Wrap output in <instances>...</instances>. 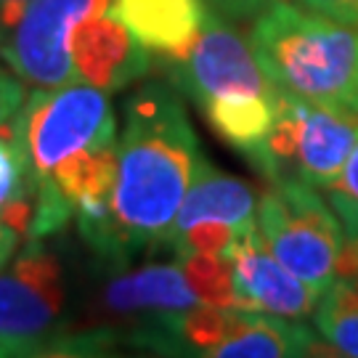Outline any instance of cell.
<instances>
[{
  "label": "cell",
  "instance_id": "16",
  "mask_svg": "<svg viewBox=\"0 0 358 358\" xmlns=\"http://www.w3.org/2000/svg\"><path fill=\"white\" fill-rule=\"evenodd\" d=\"M313 329L334 353L358 358V294L334 279L313 308Z\"/></svg>",
  "mask_w": 358,
  "mask_h": 358
},
{
  "label": "cell",
  "instance_id": "6",
  "mask_svg": "<svg viewBox=\"0 0 358 358\" xmlns=\"http://www.w3.org/2000/svg\"><path fill=\"white\" fill-rule=\"evenodd\" d=\"M24 133L35 178L83 149L115 146L117 117L106 90L88 83L38 88L24 101Z\"/></svg>",
  "mask_w": 358,
  "mask_h": 358
},
{
  "label": "cell",
  "instance_id": "19",
  "mask_svg": "<svg viewBox=\"0 0 358 358\" xmlns=\"http://www.w3.org/2000/svg\"><path fill=\"white\" fill-rule=\"evenodd\" d=\"M24 101H27L24 80L16 75L13 69L0 66V130L22 112Z\"/></svg>",
  "mask_w": 358,
  "mask_h": 358
},
{
  "label": "cell",
  "instance_id": "20",
  "mask_svg": "<svg viewBox=\"0 0 358 358\" xmlns=\"http://www.w3.org/2000/svg\"><path fill=\"white\" fill-rule=\"evenodd\" d=\"M210 11L220 13L226 19H255L257 13H263L276 0H205Z\"/></svg>",
  "mask_w": 358,
  "mask_h": 358
},
{
  "label": "cell",
  "instance_id": "3",
  "mask_svg": "<svg viewBox=\"0 0 358 358\" xmlns=\"http://www.w3.org/2000/svg\"><path fill=\"white\" fill-rule=\"evenodd\" d=\"M356 138L358 115L279 90L273 128L250 162L268 183L300 180L327 192L340 176Z\"/></svg>",
  "mask_w": 358,
  "mask_h": 358
},
{
  "label": "cell",
  "instance_id": "13",
  "mask_svg": "<svg viewBox=\"0 0 358 358\" xmlns=\"http://www.w3.org/2000/svg\"><path fill=\"white\" fill-rule=\"evenodd\" d=\"M255 192L244 180L234 178L229 173L217 170L215 165H210V159L199 154L178 215L159 244L167 247L173 239H178L183 231H189L202 220H223L231 226H247L255 220Z\"/></svg>",
  "mask_w": 358,
  "mask_h": 358
},
{
  "label": "cell",
  "instance_id": "7",
  "mask_svg": "<svg viewBox=\"0 0 358 358\" xmlns=\"http://www.w3.org/2000/svg\"><path fill=\"white\" fill-rule=\"evenodd\" d=\"M115 0H35L0 43V56L16 75L35 88L80 83L72 64V32Z\"/></svg>",
  "mask_w": 358,
  "mask_h": 358
},
{
  "label": "cell",
  "instance_id": "18",
  "mask_svg": "<svg viewBox=\"0 0 358 358\" xmlns=\"http://www.w3.org/2000/svg\"><path fill=\"white\" fill-rule=\"evenodd\" d=\"M327 202L332 205L337 213L345 236H356L358 234V138L353 149L348 154L345 165L340 170V176L327 189Z\"/></svg>",
  "mask_w": 358,
  "mask_h": 358
},
{
  "label": "cell",
  "instance_id": "4",
  "mask_svg": "<svg viewBox=\"0 0 358 358\" xmlns=\"http://www.w3.org/2000/svg\"><path fill=\"white\" fill-rule=\"evenodd\" d=\"M257 231L273 257L294 276L324 292L334 282L345 229L319 189L300 180H276L260 194Z\"/></svg>",
  "mask_w": 358,
  "mask_h": 358
},
{
  "label": "cell",
  "instance_id": "1",
  "mask_svg": "<svg viewBox=\"0 0 358 358\" xmlns=\"http://www.w3.org/2000/svg\"><path fill=\"white\" fill-rule=\"evenodd\" d=\"M199 159V141L186 106L162 83L143 85L125 101L117 136L112 220L125 266L146 244H159L178 215Z\"/></svg>",
  "mask_w": 358,
  "mask_h": 358
},
{
  "label": "cell",
  "instance_id": "21",
  "mask_svg": "<svg viewBox=\"0 0 358 358\" xmlns=\"http://www.w3.org/2000/svg\"><path fill=\"white\" fill-rule=\"evenodd\" d=\"M300 3L310 11H319L334 22L358 29V0H300Z\"/></svg>",
  "mask_w": 358,
  "mask_h": 358
},
{
  "label": "cell",
  "instance_id": "15",
  "mask_svg": "<svg viewBox=\"0 0 358 358\" xmlns=\"http://www.w3.org/2000/svg\"><path fill=\"white\" fill-rule=\"evenodd\" d=\"M279 106L276 93H231L202 103L207 122L223 141L252 159L266 143Z\"/></svg>",
  "mask_w": 358,
  "mask_h": 358
},
{
  "label": "cell",
  "instance_id": "14",
  "mask_svg": "<svg viewBox=\"0 0 358 358\" xmlns=\"http://www.w3.org/2000/svg\"><path fill=\"white\" fill-rule=\"evenodd\" d=\"M319 348L316 329L303 319L244 310L236 308V319L229 337L215 348L213 358H292L313 356Z\"/></svg>",
  "mask_w": 358,
  "mask_h": 358
},
{
  "label": "cell",
  "instance_id": "9",
  "mask_svg": "<svg viewBox=\"0 0 358 358\" xmlns=\"http://www.w3.org/2000/svg\"><path fill=\"white\" fill-rule=\"evenodd\" d=\"M226 257L234 271L236 308L289 319L313 316V308L321 294L273 257L255 220L236 231Z\"/></svg>",
  "mask_w": 358,
  "mask_h": 358
},
{
  "label": "cell",
  "instance_id": "5",
  "mask_svg": "<svg viewBox=\"0 0 358 358\" xmlns=\"http://www.w3.org/2000/svg\"><path fill=\"white\" fill-rule=\"evenodd\" d=\"M64 284L59 260L29 239L0 271V358L53 356L62 332Z\"/></svg>",
  "mask_w": 358,
  "mask_h": 358
},
{
  "label": "cell",
  "instance_id": "12",
  "mask_svg": "<svg viewBox=\"0 0 358 358\" xmlns=\"http://www.w3.org/2000/svg\"><path fill=\"white\" fill-rule=\"evenodd\" d=\"M205 0H115L112 13L159 62L192 48L207 16Z\"/></svg>",
  "mask_w": 358,
  "mask_h": 358
},
{
  "label": "cell",
  "instance_id": "11",
  "mask_svg": "<svg viewBox=\"0 0 358 358\" xmlns=\"http://www.w3.org/2000/svg\"><path fill=\"white\" fill-rule=\"evenodd\" d=\"M178 257L173 263H146L106 284L101 306L112 316H170L199 306Z\"/></svg>",
  "mask_w": 358,
  "mask_h": 358
},
{
  "label": "cell",
  "instance_id": "23",
  "mask_svg": "<svg viewBox=\"0 0 358 358\" xmlns=\"http://www.w3.org/2000/svg\"><path fill=\"white\" fill-rule=\"evenodd\" d=\"M35 0H0V43L13 29V24L22 19V13L32 6Z\"/></svg>",
  "mask_w": 358,
  "mask_h": 358
},
{
  "label": "cell",
  "instance_id": "17",
  "mask_svg": "<svg viewBox=\"0 0 358 358\" xmlns=\"http://www.w3.org/2000/svg\"><path fill=\"white\" fill-rule=\"evenodd\" d=\"M186 279L192 284L196 297L207 306L236 308L234 292V271L226 255H186L183 260Z\"/></svg>",
  "mask_w": 358,
  "mask_h": 358
},
{
  "label": "cell",
  "instance_id": "8",
  "mask_svg": "<svg viewBox=\"0 0 358 358\" xmlns=\"http://www.w3.org/2000/svg\"><path fill=\"white\" fill-rule=\"evenodd\" d=\"M162 66L170 83L199 106L231 93H276L257 64L250 40L215 11H207L192 48L178 59L162 62Z\"/></svg>",
  "mask_w": 358,
  "mask_h": 358
},
{
  "label": "cell",
  "instance_id": "22",
  "mask_svg": "<svg viewBox=\"0 0 358 358\" xmlns=\"http://www.w3.org/2000/svg\"><path fill=\"white\" fill-rule=\"evenodd\" d=\"M22 236H24V234L16 229V226H11L8 220L0 217V271L13 260L19 244H22Z\"/></svg>",
  "mask_w": 358,
  "mask_h": 358
},
{
  "label": "cell",
  "instance_id": "10",
  "mask_svg": "<svg viewBox=\"0 0 358 358\" xmlns=\"http://www.w3.org/2000/svg\"><path fill=\"white\" fill-rule=\"evenodd\" d=\"M72 64L80 83L115 93L141 80L152 66V53L112 8L83 19L72 32Z\"/></svg>",
  "mask_w": 358,
  "mask_h": 358
},
{
  "label": "cell",
  "instance_id": "2",
  "mask_svg": "<svg viewBox=\"0 0 358 358\" xmlns=\"http://www.w3.org/2000/svg\"><path fill=\"white\" fill-rule=\"evenodd\" d=\"M247 40L276 90L358 115L356 27L276 0L252 19Z\"/></svg>",
  "mask_w": 358,
  "mask_h": 358
}]
</instances>
